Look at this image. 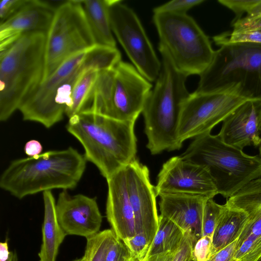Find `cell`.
<instances>
[{
    "instance_id": "cell-20",
    "label": "cell",
    "mask_w": 261,
    "mask_h": 261,
    "mask_svg": "<svg viewBox=\"0 0 261 261\" xmlns=\"http://www.w3.org/2000/svg\"><path fill=\"white\" fill-rule=\"evenodd\" d=\"M44 220L42 243L39 261H56L60 245L66 234L60 225L56 214V201L51 191L43 192Z\"/></svg>"
},
{
    "instance_id": "cell-30",
    "label": "cell",
    "mask_w": 261,
    "mask_h": 261,
    "mask_svg": "<svg viewBox=\"0 0 261 261\" xmlns=\"http://www.w3.org/2000/svg\"><path fill=\"white\" fill-rule=\"evenodd\" d=\"M127 248L132 259L137 261H144L146 258L150 244L143 233L135 236L122 241Z\"/></svg>"
},
{
    "instance_id": "cell-28",
    "label": "cell",
    "mask_w": 261,
    "mask_h": 261,
    "mask_svg": "<svg viewBox=\"0 0 261 261\" xmlns=\"http://www.w3.org/2000/svg\"><path fill=\"white\" fill-rule=\"evenodd\" d=\"M224 207V205L218 204L213 200V198H209L207 200L203 215L202 237H212L215 226Z\"/></svg>"
},
{
    "instance_id": "cell-19",
    "label": "cell",
    "mask_w": 261,
    "mask_h": 261,
    "mask_svg": "<svg viewBox=\"0 0 261 261\" xmlns=\"http://www.w3.org/2000/svg\"><path fill=\"white\" fill-rule=\"evenodd\" d=\"M107 181V218L116 236L123 241L136 234L134 213L127 195L123 167Z\"/></svg>"
},
{
    "instance_id": "cell-3",
    "label": "cell",
    "mask_w": 261,
    "mask_h": 261,
    "mask_svg": "<svg viewBox=\"0 0 261 261\" xmlns=\"http://www.w3.org/2000/svg\"><path fill=\"white\" fill-rule=\"evenodd\" d=\"M135 123L84 110L69 118L66 129L83 146L87 161L93 164L107 180L136 159Z\"/></svg>"
},
{
    "instance_id": "cell-11",
    "label": "cell",
    "mask_w": 261,
    "mask_h": 261,
    "mask_svg": "<svg viewBox=\"0 0 261 261\" xmlns=\"http://www.w3.org/2000/svg\"><path fill=\"white\" fill-rule=\"evenodd\" d=\"M247 99L227 92L190 93L180 115L178 135L180 141L211 133Z\"/></svg>"
},
{
    "instance_id": "cell-4",
    "label": "cell",
    "mask_w": 261,
    "mask_h": 261,
    "mask_svg": "<svg viewBox=\"0 0 261 261\" xmlns=\"http://www.w3.org/2000/svg\"><path fill=\"white\" fill-rule=\"evenodd\" d=\"M46 33L20 36L0 50V120L7 121L43 79Z\"/></svg>"
},
{
    "instance_id": "cell-17",
    "label": "cell",
    "mask_w": 261,
    "mask_h": 261,
    "mask_svg": "<svg viewBox=\"0 0 261 261\" xmlns=\"http://www.w3.org/2000/svg\"><path fill=\"white\" fill-rule=\"evenodd\" d=\"M58 6L47 1L29 0L18 12L0 24V50L23 34L32 32L47 33Z\"/></svg>"
},
{
    "instance_id": "cell-16",
    "label": "cell",
    "mask_w": 261,
    "mask_h": 261,
    "mask_svg": "<svg viewBox=\"0 0 261 261\" xmlns=\"http://www.w3.org/2000/svg\"><path fill=\"white\" fill-rule=\"evenodd\" d=\"M261 134V99H249L223 121L217 135L224 143L241 150L258 146Z\"/></svg>"
},
{
    "instance_id": "cell-36",
    "label": "cell",
    "mask_w": 261,
    "mask_h": 261,
    "mask_svg": "<svg viewBox=\"0 0 261 261\" xmlns=\"http://www.w3.org/2000/svg\"><path fill=\"white\" fill-rule=\"evenodd\" d=\"M236 241L213 254L206 261H237L234 257Z\"/></svg>"
},
{
    "instance_id": "cell-37",
    "label": "cell",
    "mask_w": 261,
    "mask_h": 261,
    "mask_svg": "<svg viewBox=\"0 0 261 261\" xmlns=\"http://www.w3.org/2000/svg\"><path fill=\"white\" fill-rule=\"evenodd\" d=\"M25 154L29 157L39 155L42 151V146L37 140H31L28 141L24 147Z\"/></svg>"
},
{
    "instance_id": "cell-41",
    "label": "cell",
    "mask_w": 261,
    "mask_h": 261,
    "mask_svg": "<svg viewBox=\"0 0 261 261\" xmlns=\"http://www.w3.org/2000/svg\"><path fill=\"white\" fill-rule=\"evenodd\" d=\"M72 261H86L84 257L83 256L82 258L77 259Z\"/></svg>"
},
{
    "instance_id": "cell-33",
    "label": "cell",
    "mask_w": 261,
    "mask_h": 261,
    "mask_svg": "<svg viewBox=\"0 0 261 261\" xmlns=\"http://www.w3.org/2000/svg\"><path fill=\"white\" fill-rule=\"evenodd\" d=\"M212 237L203 236L194 244L192 249L194 261H206L211 256Z\"/></svg>"
},
{
    "instance_id": "cell-38",
    "label": "cell",
    "mask_w": 261,
    "mask_h": 261,
    "mask_svg": "<svg viewBox=\"0 0 261 261\" xmlns=\"http://www.w3.org/2000/svg\"><path fill=\"white\" fill-rule=\"evenodd\" d=\"M0 261H17L16 254L9 250L7 240L0 243Z\"/></svg>"
},
{
    "instance_id": "cell-26",
    "label": "cell",
    "mask_w": 261,
    "mask_h": 261,
    "mask_svg": "<svg viewBox=\"0 0 261 261\" xmlns=\"http://www.w3.org/2000/svg\"><path fill=\"white\" fill-rule=\"evenodd\" d=\"M110 229L99 231L87 239L84 257L86 261H106L109 247L116 237Z\"/></svg>"
},
{
    "instance_id": "cell-23",
    "label": "cell",
    "mask_w": 261,
    "mask_h": 261,
    "mask_svg": "<svg viewBox=\"0 0 261 261\" xmlns=\"http://www.w3.org/2000/svg\"><path fill=\"white\" fill-rule=\"evenodd\" d=\"M248 216L236 241L234 257L237 260L257 261L261 256V207Z\"/></svg>"
},
{
    "instance_id": "cell-10",
    "label": "cell",
    "mask_w": 261,
    "mask_h": 261,
    "mask_svg": "<svg viewBox=\"0 0 261 261\" xmlns=\"http://www.w3.org/2000/svg\"><path fill=\"white\" fill-rule=\"evenodd\" d=\"M111 28L137 70L150 82L156 80L162 63L138 16L122 1L111 0Z\"/></svg>"
},
{
    "instance_id": "cell-9",
    "label": "cell",
    "mask_w": 261,
    "mask_h": 261,
    "mask_svg": "<svg viewBox=\"0 0 261 261\" xmlns=\"http://www.w3.org/2000/svg\"><path fill=\"white\" fill-rule=\"evenodd\" d=\"M95 45L81 1H66L59 5L46 33L42 82L67 59Z\"/></svg>"
},
{
    "instance_id": "cell-8",
    "label": "cell",
    "mask_w": 261,
    "mask_h": 261,
    "mask_svg": "<svg viewBox=\"0 0 261 261\" xmlns=\"http://www.w3.org/2000/svg\"><path fill=\"white\" fill-rule=\"evenodd\" d=\"M160 45L167 51L176 68L188 76L200 75L215 53L208 37L190 16L153 14Z\"/></svg>"
},
{
    "instance_id": "cell-35",
    "label": "cell",
    "mask_w": 261,
    "mask_h": 261,
    "mask_svg": "<svg viewBox=\"0 0 261 261\" xmlns=\"http://www.w3.org/2000/svg\"><path fill=\"white\" fill-rule=\"evenodd\" d=\"M233 32H240L261 28V14L246 16L231 23Z\"/></svg>"
},
{
    "instance_id": "cell-6",
    "label": "cell",
    "mask_w": 261,
    "mask_h": 261,
    "mask_svg": "<svg viewBox=\"0 0 261 261\" xmlns=\"http://www.w3.org/2000/svg\"><path fill=\"white\" fill-rule=\"evenodd\" d=\"M180 156L204 167L211 176L218 194L226 198L261 176L259 155L247 154L211 133L196 137Z\"/></svg>"
},
{
    "instance_id": "cell-14",
    "label": "cell",
    "mask_w": 261,
    "mask_h": 261,
    "mask_svg": "<svg viewBox=\"0 0 261 261\" xmlns=\"http://www.w3.org/2000/svg\"><path fill=\"white\" fill-rule=\"evenodd\" d=\"M155 189L157 196L181 193L213 198L218 194L208 171L180 156H173L163 165Z\"/></svg>"
},
{
    "instance_id": "cell-43",
    "label": "cell",
    "mask_w": 261,
    "mask_h": 261,
    "mask_svg": "<svg viewBox=\"0 0 261 261\" xmlns=\"http://www.w3.org/2000/svg\"><path fill=\"white\" fill-rule=\"evenodd\" d=\"M129 261H137V260H135V259H130V260H129Z\"/></svg>"
},
{
    "instance_id": "cell-34",
    "label": "cell",
    "mask_w": 261,
    "mask_h": 261,
    "mask_svg": "<svg viewBox=\"0 0 261 261\" xmlns=\"http://www.w3.org/2000/svg\"><path fill=\"white\" fill-rule=\"evenodd\" d=\"M28 2L29 0H1L0 1V24L18 12Z\"/></svg>"
},
{
    "instance_id": "cell-42",
    "label": "cell",
    "mask_w": 261,
    "mask_h": 261,
    "mask_svg": "<svg viewBox=\"0 0 261 261\" xmlns=\"http://www.w3.org/2000/svg\"><path fill=\"white\" fill-rule=\"evenodd\" d=\"M257 261H261V256L257 259Z\"/></svg>"
},
{
    "instance_id": "cell-45",
    "label": "cell",
    "mask_w": 261,
    "mask_h": 261,
    "mask_svg": "<svg viewBox=\"0 0 261 261\" xmlns=\"http://www.w3.org/2000/svg\"><path fill=\"white\" fill-rule=\"evenodd\" d=\"M237 261H240V260H237Z\"/></svg>"
},
{
    "instance_id": "cell-18",
    "label": "cell",
    "mask_w": 261,
    "mask_h": 261,
    "mask_svg": "<svg viewBox=\"0 0 261 261\" xmlns=\"http://www.w3.org/2000/svg\"><path fill=\"white\" fill-rule=\"evenodd\" d=\"M161 215L176 224L190 234L194 244L202 237L204 208L208 197L190 194H165L160 196Z\"/></svg>"
},
{
    "instance_id": "cell-32",
    "label": "cell",
    "mask_w": 261,
    "mask_h": 261,
    "mask_svg": "<svg viewBox=\"0 0 261 261\" xmlns=\"http://www.w3.org/2000/svg\"><path fill=\"white\" fill-rule=\"evenodd\" d=\"M130 254L123 242L115 237L108 250L106 261H129Z\"/></svg>"
},
{
    "instance_id": "cell-31",
    "label": "cell",
    "mask_w": 261,
    "mask_h": 261,
    "mask_svg": "<svg viewBox=\"0 0 261 261\" xmlns=\"http://www.w3.org/2000/svg\"><path fill=\"white\" fill-rule=\"evenodd\" d=\"M204 0H173L153 8V14H186L192 8L200 5Z\"/></svg>"
},
{
    "instance_id": "cell-22",
    "label": "cell",
    "mask_w": 261,
    "mask_h": 261,
    "mask_svg": "<svg viewBox=\"0 0 261 261\" xmlns=\"http://www.w3.org/2000/svg\"><path fill=\"white\" fill-rule=\"evenodd\" d=\"M111 0L81 1V5L96 45L116 47L109 9Z\"/></svg>"
},
{
    "instance_id": "cell-44",
    "label": "cell",
    "mask_w": 261,
    "mask_h": 261,
    "mask_svg": "<svg viewBox=\"0 0 261 261\" xmlns=\"http://www.w3.org/2000/svg\"><path fill=\"white\" fill-rule=\"evenodd\" d=\"M191 261H194V260H193V259H192Z\"/></svg>"
},
{
    "instance_id": "cell-39",
    "label": "cell",
    "mask_w": 261,
    "mask_h": 261,
    "mask_svg": "<svg viewBox=\"0 0 261 261\" xmlns=\"http://www.w3.org/2000/svg\"><path fill=\"white\" fill-rule=\"evenodd\" d=\"M178 251H169L154 254L147 257L144 261H173Z\"/></svg>"
},
{
    "instance_id": "cell-24",
    "label": "cell",
    "mask_w": 261,
    "mask_h": 261,
    "mask_svg": "<svg viewBox=\"0 0 261 261\" xmlns=\"http://www.w3.org/2000/svg\"><path fill=\"white\" fill-rule=\"evenodd\" d=\"M185 233L173 222L160 215L157 231L150 246L147 257L180 249Z\"/></svg>"
},
{
    "instance_id": "cell-27",
    "label": "cell",
    "mask_w": 261,
    "mask_h": 261,
    "mask_svg": "<svg viewBox=\"0 0 261 261\" xmlns=\"http://www.w3.org/2000/svg\"><path fill=\"white\" fill-rule=\"evenodd\" d=\"M218 2L234 13L231 23L241 19L244 13L247 16L261 14V0H219Z\"/></svg>"
},
{
    "instance_id": "cell-40",
    "label": "cell",
    "mask_w": 261,
    "mask_h": 261,
    "mask_svg": "<svg viewBox=\"0 0 261 261\" xmlns=\"http://www.w3.org/2000/svg\"><path fill=\"white\" fill-rule=\"evenodd\" d=\"M258 148H259V156L261 158V134H260V143L258 146Z\"/></svg>"
},
{
    "instance_id": "cell-21",
    "label": "cell",
    "mask_w": 261,
    "mask_h": 261,
    "mask_svg": "<svg viewBox=\"0 0 261 261\" xmlns=\"http://www.w3.org/2000/svg\"><path fill=\"white\" fill-rule=\"evenodd\" d=\"M224 205L212 236L211 256L236 241L248 220L245 212Z\"/></svg>"
},
{
    "instance_id": "cell-7",
    "label": "cell",
    "mask_w": 261,
    "mask_h": 261,
    "mask_svg": "<svg viewBox=\"0 0 261 261\" xmlns=\"http://www.w3.org/2000/svg\"><path fill=\"white\" fill-rule=\"evenodd\" d=\"M152 87L134 66L121 61L114 68L99 72L83 111L116 120L135 122Z\"/></svg>"
},
{
    "instance_id": "cell-5",
    "label": "cell",
    "mask_w": 261,
    "mask_h": 261,
    "mask_svg": "<svg viewBox=\"0 0 261 261\" xmlns=\"http://www.w3.org/2000/svg\"><path fill=\"white\" fill-rule=\"evenodd\" d=\"M199 75L195 92H227L246 99H261V43L219 44Z\"/></svg>"
},
{
    "instance_id": "cell-12",
    "label": "cell",
    "mask_w": 261,
    "mask_h": 261,
    "mask_svg": "<svg viewBox=\"0 0 261 261\" xmlns=\"http://www.w3.org/2000/svg\"><path fill=\"white\" fill-rule=\"evenodd\" d=\"M86 51L67 59L25 99L18 109L24 120L50 128L62 120L63 116L55 105L56 96L63 85L81 69Z\"/></svg>"
},
{
    "instance_id": "cell-29",
    "label": "cell",
    "mask_w": 261,
    "mask_h": 261,
    "mask_svg": "<svg viewBox=\"0 0 261 261\" xmlns=\"http://www.w3.org/2000/svg\"><path fill=\"white\" fill-rule=\"evenodd\" d=\"M214 36L213 40L215 43L219 45L222 43H261V28L244 31L240 32H233Z\"/></svg>"
},
{
    "instance_id": "cell-13",
    "label": "cell",
    "mask_w": 261,
    "mask_h": 261,
    "mask_svg": "<svg viewBox=\"0 0 261 261\" xmlns=\"http://www.w3.org/2000/svg\"><path fill=\"white\" fill-rule=\"evenodd\" d=\"M127 195L135 216L136 233H143L150 246L157 231L159 217L155 187L148 168L136 159L123 167Z\"/></svg>"
},
{
    "instance_id": "cell-15",
    "label": "cell",
    "mask_w": 261,
    "mask_h": 261,
    "mask_svg": "<svg viewBox=\"0 0 261 261\" xmlns=\"http://www.w3.org/2000/svg\"><path fill=\"white\" fill-rule=\"evenodd\" d=\"M57 219L67 235L91 237L100 231L102 217L95 198L63 190L56 203Z\"/></svg>"
},
{
    "instance_id": "cell-2",
    "label": "cell",
    "mask_w": 261,
    "mask_h": 261,
    "mask_svg": "<svg viewBox=\"0 0 261 261\" xmlns=\"http://www.w3.org/2000/svg\"><path fill=\"white\" fill-rule=\"evenodd\" d=\"M86 163L84 155L72 147L17 159L2 173L0 187L18 199L53 189H73Z\"/></svg>"
},
{
    "instance_id": "cell-25",
    "label": "cell",
    "mask_w": 261,
    "mask_h": 261,
    "mask_svg": "<svg viewBox=\"0 0 261 261\" xmlns=\"http://www.w3.org/2000/svg\"><path fill=\"white\" fill-rule=\"evenodd\" d=\"M99 72L95 69H89L84 71L79 78L72 94V105L65 113L69 118L85 109L93 91Z\"/></svg>"
},
{
    "instance_id": "cell-1",
    "label": "cell",
    "mask_w": 261,
    "mask_h": 261,
    "mask_svg": "<svg viewBox=\"0 0 261 261\" xmlns=\"http://www.w3.org/2000/svg\"><path fill=\"white\" fill-rule=\"evenodd\" d=\"M162 58L160 74L145 102L142 113L147 148L152 154L179 149L178 131L183 106L189 97L188 76L178 71L166 49L159 44Z\"/></svg>"
}]
</instances>
